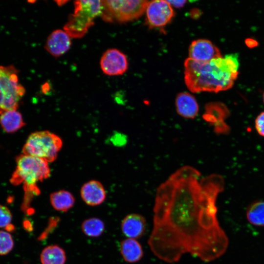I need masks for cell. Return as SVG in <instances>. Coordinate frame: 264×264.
I'll return each instance as SVG.
<instances>
[{
	"label": "cell",
	"instance_id": "8",
	"mask_svg": "<svg viewBox=\"0 0 264 264\" xmlns=\"http://www.w3.org/2000/svg\"><path fill=\"white\" fill-rule=\"evenodd\" d=\"M146 12L147 22L152 27L166 25L174 15L172 6L167 0H156L148 2Z\"/></svg>",
	"mask_w": 264,
	"mask_h": 264
},
{
	"label": "cell",
	"instance_id": "7",
	"mask_svg": "<svg viewBox=\"0 0 264 264\" xmlns=\"http://www.w3.org/2000/svg\"><path fill=\"white\" fill-rule=\"evenodd\" d=\"M101 17L108 22H125L140 17L145 12L147 0H101Z\"/></svg>",
	"mask_w": 264,
	"mask_h": 264
},
{
	"label": "cell",
	"instance_id": "22",
	"mask_svg": "<svg viewBox=\"0 0 264 264\" xmlns=\"http://www.w3.org/2000/svg\"><path fill=\"white\" fill-rule=\"evenodd\" d=\"M13 246L14 242L11 235L8 232L0 231V255L8 253Z\"/></svg>",
	"mask_w": 264,
	"mask_h": 264
},
{
	"label": "cell",
	"instance_id": "4",
	"mask_svg": "<svg viewBox=\"0 0 264 264\" xmlns=\"http://www.w3.org/2000/svg\"><path fill=\"white\" fill-rule=\"evenodd\" d=\"M74 5V12L69 16L64 30L71 38H81L94 24L95 19L101 15L102 2L101 0H76Z\"/></svg>",
	"mask_w": 264,
	"mask_h": 264
},
{
	"label": "cell",
	"instance_id": "10",
	"mask_svg": "<svg viewBox=\"0 0 264 264\" xmlns=\"http://www.w3.org/2000/svg\"><path fill=\"white\" fill-rule=\"evenodd\" d=\"M189 58L199 62H208L222 56L219 49L210 41L198 39L191 44Z\"/></svg>",
	"mask_w": 264,
	"mask_h": 264
},
{
	"label": "cell",
	"instance_id": "23",
	"mask_svg": "<svg viewBox=\"0 0 264 264\" xmlns=\"http://www.w3.org/2000/svg\"><path fill=\"white\" fill-rule=\"evenodd\" d=\"M12 214L5 206L0 205V227H6L10 224Z\"/></svg>",
	"mask_w": 264,
	"mask_h": 264
},
{
	"label": "cell",
	"instance_id": "17",
	"mask_svg": "<svg viewBox=\"0 0 264 264\" xmlns=\"http://www.w3.org/2000/svg\"><path fill=\"white\" fill-rule=\"evenodd\" d=\"M53 208L60 212H65L70 209L75 203V198L68 191L61 190L51 193L49 197Z\"/></svg>",
	"mask_w": 264,
	"mask_h": 264
},
{
	"label": "cell",
	"instance_id": "21",
	"mask_svg": "<svg viewBox=\"0 0 264 264\" xmlns=\"http://www.w3.org/2000/svg\"><path fill=\"white\" fill-rule=\"evenodd\" d=\"M105 223L100 219L91 218L85 220L82 223L81 229L86 236L96 238L101 236L105 230Z\"/></svg>",
	"mask_w": 264,
	"mask_h": 264
},
{
	"label": "cell",
	"instance_id": "19",
	"mask_svg": "<svg viewBox=\"0 0 264 264\" xmlns=\"http://www.w3.org/2000/svg\"><path fill=\"white\" fill-rule=\"evenodd\" d=\"M42 264H65L66 256L65 250L56 244L45 247L40 255Z\"/></svg>",
	"mask_w": 264,
	"mask_h": 264
},
{
	"label": "cell",
	"instance_id": "13",
	"mask_svg": "<svg viewBox=\"0 0 264 264\" xmlns=\"http://www.w3.org/2000/svg\"><path fill=\"white\" fill-rule=\"evenodd\" d=\"M147 222L141 215L132 213L127 215L122 220L121 227L123 234L128 238L137 239L145 233Z\"/></svg>",
	"mask_w": 264,
	"mask_h": 264
},
{
	"label": "cell",
	"instance_id": "29",
	"mask_svg": "<svg viewBox=\"0 0 264 264\" xmlns=\"http://www.w3.org/2000/svg\"><path fill=\"white\" fill-rule=\"evenodd\" d=\"M5 229L8 231H12L14 230V226L12 224H9L5 227Z\"/></svg>",
	"mask_w": 264,
	"mask_h": 264
},
{
	"label": "cell",
	"instance_id": "2",
	"mask_svg": "<svg viewBox=\"0 0 264 264\" xmlns=\"http://www.w3.org/2000/svg\"><path fill=\"white\" fill-rule=\"evenodd\" d=\"M237 54H228L208 62L189 58L184 62V80L192 92H218L233 87L239 75Z\"/></svg>",
	"mask_w": 264,
	"mask_h": 264
},
{
	"label": "cell",
	"instance_id": "25",
	"mask_svg": "<svg viewBox=\"0 0 264 264\" xmlns=\"http://www.w3.org/2000/svg\"><path fill=\"white\" fill-rule=\"evenodd\" d=\"M111 140L114 145L122 146L127 143V137L123 133L116 132L112 136Z\"/></svg>",
	"mask_w": 264,
	"mask_h": 264
},
{
	"label": "cell",
	"instance_id": "12",
	"mask_svg": "<svg viewBox=\"0 0 264 264\" xmlns=\"http://www.w3.org/2000/svg\"><path fill=\"white\" fill-rule=\"evenodd\" d=\"M71 37L64 30L57 29L52 32L45 42V49L55 57L66 52L71 44Z\"/></svg>",
	"mask_w": 264,
	"mask_h": 264
},
{
	"label": "cell",
	"instance_id": "11",
	"mask_svg": "<svg viewBox=\"0 0 264 264\" xmlns=\"http://www.w3.org/2000/svg\"><path fill=\"white\" fill-rule=\"evenodd\" d=\"M228 113V109L223 104L210 103L205 106L203 117L205 120L214 126L215 131L217 133H221L228 131V127L224 123V120Z\"/></svg>",
	"mask_w": 264,
	"mask_h": 264
},
{
	"label": "cell",
	"instance_id": "6",
	"mask_svg": "<svg viewBox=\"0 0 264 264\" xmlns=\"http://www.w3.org/2000/svg\"><path fill=\"white\" fill-rule=\"evenodd\" d=\"M25 92L19 82L18 70L13 66H0V114L16 110Z\"/></svg>",
	"mask_w": 264,
	"mask_h": 264
},
{
	"label": "cell",
	"instance_id": "9",
	"mask_svg": "<svg viewBox=\"0 0 264 264\" xmlns=\"http://www.w3.org/2000/svg\"><path fill=\"white\" fill-rule=\"evenodd\" d=\"M100 64L103 73L109 76L122 75L128 67L126 56L116 48L105 51L101 58Z\"/></svg>",
	"mask_w": 264,
	"mask_h": 264
},
{
	"label": "cell",
	"instance_id": "27",
	"mask_svg": "<svg viewBox=\"0 0 264 264\" xmlns=\"http://www.w3.org/2000/svg\"><path fill=\"white\" fill-rule=\"evenodd\" d=\"M246 45L249 48L255 47L257 46L258 43L256 40L252 38H248L245 40Z\"/></svg>",
	"mask_w": 264,
	"mask_h": 264
},
{
	"label": "cell",
	"instance_id": "5",
	"mask_svg": "<svg viewBox=\"0 0 264 264\" xmlns=\"http://www.w3.org/2000/svg\"><path fill=\"white\" fill-rule=\"evenodd\" d=\"M63 145L61 138L48 131L32 133L22 148L23 154L51 162L55 160Z\"/></svg>",
	"mask_w": 264,
	"mask_h": 264
},
{
	"label": "cell",
	"instance_id": "20",
	"mask_svg": "<svg viewBox=\"0 0 264 264\" xmlns=\"http://www.w3.org/2000/svg\"><path fill=\"white\" fill-rule=\"evenodd\" d=\"M246 218L252 224L264 226V201H258L251 204L247 209Z\"/></svg>",
	"mask_w": 264,
	"mask_h": 264
},
{
	"label": "cell",
	"instance_id": "24",
	"mask_svg": "<svg viewBox=\"0 0 264 264\" xmlns=\"http://www.w3.org/2000/svg\"><path fill=\"white\" fill-rule=\"evenodd\" d=\"M255 128L258 133L264 137V111L261 112L255 121Z\"/></svg>",
	"mask_w": 264,
	"mask_h": 264
},
{
	"label": "cell",
	"instance_id": "1",
	"mask_svg": "<svg viewBox=\"0 0 264 264\" xmlns=\"http://www.w3.org/2000/svg\"><path fill=\"white\" fill-rule=\"evenodd\" d=\"M224 185L221 176H202L186 165L158 186L148 241L154 255L172 264L186 253L205 262L225 253L229 241L220 225L216 206Z\"/></svg>",
	"mask_w": 264,
	"mask_h": 264
},
{
	"label": "cell",
	"instance_id": "18",
	"mask_svg": "<svg viewBox=\"0 0 264 264\" xmlns=\"http://www.w3.org/2000/svg\"><path fill=\"white\" fill-rule=\"evenodd\" d=\"M0 124L8 133L15 132L25 125L22 114L17 110H8L0 114Z\"/></svg>",
	"mask_w": 264,
	"mask_h": 264
},
{
	"label": "cell",
	"instance_id": "3",
	"mask_svg": "<svg viewBox=\"0 0 264 264\" xmlns=\"http://www.w3.org/2000/svg\"><path fill=\"white\" fill-rule=\"evenodd\" d=\"M16 167L10 182L15 185L23 184L24 191L37 195V183L49 177L50 173L48 162L36 157L24 154L16 158Z\"/></svg>",
	"mask_w": 264,
	"mask_h": 264
},
{
	"label": "cell",
	"instance_id": "15",
	"mask_svg": "<svg viewBox=\"0 0 264 264\" xmlns=\"http://www.w3.org/2000/svg\"><path fill=\"white\" fill-rule=\"evenodd\" d=\"M176 106L178 114L186 118L193 119L198 112V105L195 98L188 92L177 95Z\"/></svg>",
	"mask_w": 264,
	"mask_h": 264
},
{
	"label": "cell",
	"instance_id": "16",
	"mask_svg": "<svg viewBox=\"0 0 264 264\" xmlns=\"http://www.w3.org/2000/svg\"><path fill=\"white\" fill-rule=\"evenodd\" d=\"M119 249L123 259L127 263H137L143 257L142 246L136 239L123 240L120 243Z\"/></svg>",
	"mask_w": 264,
	"mask_h": 264
},
{
	"label": "cell",
	"instance_id": "28",
	"mask_svg": "<svg viewBox=\"0 0 264 264\" xmlns=\"http://www.w3.org/2000/svg\"><path fill=\"white\" fill-rule=\"evenodd\" d=\"M23 226L25 229L28 231H31L32 229L31 224L28 220H25L23 222Z\"/></svg>",
	"mask_w": 264,
	"mask_h": 264
},
{
	"label": "cell",
	"instance_id": "30",
	"mask_svg": "<svg viewBox=\"0 0 264 264\" xmlns=\"http://www.w3.org/2000/svg\"><path fill=\"white\" fill-rule=\"evenodd\" d=\"M263 102H264V91L263 94Z\"/></svg>",
	"mask_w": 264,
	"mask_h": 264
},
{
	"label": "cell",
	"instance_id": "26",
	"mask_svg": "<svg viewBox=\"0 0 264 264\" xmlns=\"http://www.w3.org/2000/svg\"><path fill=\"white\" fill-rule=\"evenodd\" d=\"M169 4L172 6L176 8L182 7L186 2L185 0H167Z\"/></svg>",
	"mask_w": 264,
	"mask_h": 264
},
{
	"label": "cell",
	"instance_id": "14",
	"mask_svg": "<svg viewBox=\"0 0 264 264\" xmlns=\"http://www.w3.org/2000/svg\"><path fill=\"white\" fill-rule=\"evenodd\" d=\"M83 201L90 206H97L106 199V192L103 185L98 181L92 180L85 183L80 190Z\"/></svg>",
	"mask_w": 264,
	"mask_h": 264
}]
</instances>
